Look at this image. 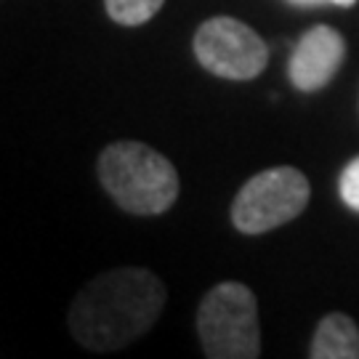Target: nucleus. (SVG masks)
Returning a JSON list of instances; mask_svg holds the SVG:
<instances>
[{"mask_svg":"<svg viewBox=\"0 0 359 359\" xmlns=\"http://www.w3.org/2000/svg\"><path fill=\"white\" fill-rule=\"evenodd\" d=\"M309 179L298 168H269L245 181L231 203V224L243 234H264L283 226L309 205Z\"/></svg>","mask_w":359,"mask_h":359,"instance_id":"nucleus-4","label":"nucleus"},{"mask_svg":"<svg viewBox=\"0 0 359 359\" xmlns=\"http://www.w3.org/2000/svg\"><path fill=\"white\" fill-rule=\"evenodd\" d=\"M197 335L210 359H256L261 354L258 304L243 283H218L197 309Z\"/></svg>","mask_w":359,"mask_h":359,"instance_id":"nucleus-3","label":"nucleus"},{"mask_svg":"<svg viewBox=\"0 0 359 359\" xmlns=\"http://www.w3.org/2000/svg\"><path fill=\"white\" fill-rule=\"evenodd\" d=\"M344 56H346V40L338 29L327 25L311 27L295 43L290 67H287L290 83L304 93L325 88L341 69Z\"/></svg>","mask_w":359,"mask_h":359,"instance_id":"nucleus-6","label":"nucleus"},{"mask_svg":"<svg viewBox=\"0 0 359 359\" xmlns=\"http://www.w3.org/2000/svg\"><path fill=\"white\" fill-rule=\"evenodd\" d=\"M327 3H335V6H341V8H351L357 0H327Z\"/></svg>","mask_w":359,"mask_h":359,"instance_id":"nucleus-11","label":"nucleus"},{"mask_svg":"<svg viewBox=\"0 0 359 359\" xmlns=\"http://www.w3.org/2000/svg\"><path fill=\"white\" fill-rule=\"evenodd\" d=\"M192 46L200 67L226 80H253L269 65V46L264 38L231 16L203 22Z\"/></svg>","mask_w":359,"mask_h":359,"instance_id":"nucleus-5","label":"nucleus"},{"mask_svg":"<svg viewBox=\"0 0 359 359\" xmlns=\"http://www.w3.org/2000/svg\"><path fill=\"white\" fill-rule=\"evenodd\" d=\"M311 359H359V327L346 314H327L317 325L309 348Z\"/></svg>","mask_w":359,"mask_h":359,"instance_id":"nucleus-7","label":"nucleus"},{"mask_svg":"<svg viewBox=\"0 0 359 359\" xmlns=\"http://www.w3.org/2000/svg\"><path fill=\"white\" fill-rule=\"evenodd\" d=\"M338 192H341V200H344L351 210L359 213V157H354V160L344 168V173H341V179H338Z\"/></svg>","mask_w":359,"mask_h":359,"instance_id":"nucleus-9","label":"nucleus"},{"mask_svg":"<svg viewBox=\"0 0 359 359\" xmlns=\"http://www.w3.org/2000/svg\"><path fill=\"white\" fill-rule=\"evenodd\" d=\"M165 6V0H104L109 19L120 27H142Z\"/></svg>","mask_w":359,"mask_h":359,"instance_id":"nucleus-8","label":"nucleus"},{"mask_svg":"<svg viewBox=\"0 0 359 359\" xmlns=\"http://www.w3.org/2000/svg\"><path fill=\"white\" fill-rule=\"evenodd\" d=\"M165 285L149 269L123 266L93 277L69 306V335L88 351H117L152 330L165 309Z\"/></svg>","mask_w":359,"mask_h":359,"instance_id":"nucleus-1","label":"nucleus"},{"mask_svg":"<svg viewBox=\"0 0 359 359\" xmlns=\"http://www.w3.org/2000/svg\"><path fill=\"white\" fill-rule=\"evenodd\" d=\"M96 170L107 194L133 216H163L179 200V173L173 163L142 142L104 147Z\"/></svg>","mask_w":359,"mask_h":359,"instance_id":"nucleus-2","label":"nucleus"},{"mask_svg":"<svg viewBox=\"0 0 359 359\" xmlns=\"http://www.w3.org/2000/svg\"><path fill=\"white\" fill-rule=\"evenodd\" d=\"M287 3H293V6H301V8H317V6L327 3V0H287Z\"/></svg>","mask_w":359,"mask_h":359,"instance_id":"nucleus-10","label":"nucleus"}]
</instances>
